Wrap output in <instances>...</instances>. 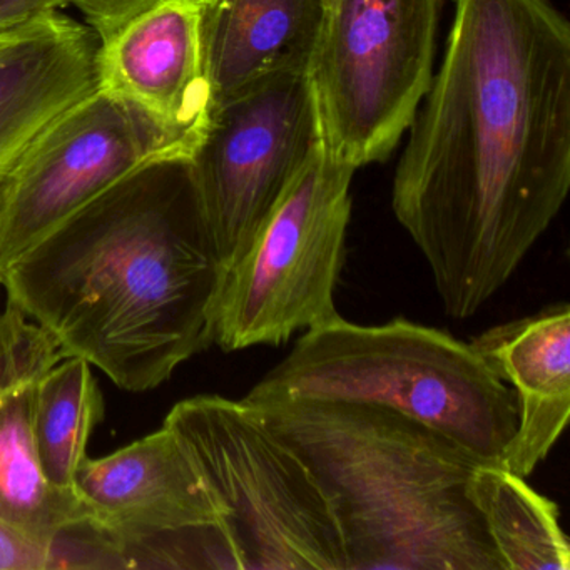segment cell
<instances>
[{
	"label": "cell",
	"mask_w": 570,
	"mask_h": 570,
	"mask_svg": "<svg viewBox=\"0 0 570 570\" xmlns=\"http://www.w3.org/2000/svg\"><path fill=\"white\" fill-rule=\"evenodd\" d=\"M393 176L446 315H475L570 189V24L550 0H455Z\"/></svg>",
	"instance_id": "1"
},
{
	"label": "cell",
	"mask_w": 570,
	"mask_h": 570,
	"mask_svg": "<svg viewBox=\"0 0 570 570\" xmlns=\"http://www.w3.org/2000/svg\"><path fill=\"white\" fill-rule=\"evenodd\" d=\"M225 275L189 161H165L26 249L0 286L62 355L86 360L118 389L148 392L215 343Z\"/></svg>",
	"instance_id": "2"
},
{
	"label": "cell",
	"mask_w": 570,
	"mask_h": 570,
	"mask_svg": "<svg viewBox=\"0 0 570 570\" xmlns=\"http://www.w3.org/2000/svg\"><path fill=\"white\" fill-rule=\"evenodd\" d=\"M248 405V403H246ZM308 465L346 570H503L470 497L483 460L402 413L363 403L249 405Z\"/></svg>",
	"instance_id": "3"
},
{
	"label": "cell",
	"mask_w": 570,
	"mask_h": 570,
	"mask_svg": "<svg viewBox=\"0 0 570 570\" xmlns=\"http://www.w3.org/2000/svg\"><path fill=\"white\" fill-rule=\"evenodd\" d=\"M283 400L393 410L493 465L519 425L515 392L470 343L403 318L365 326L338 316L306 330L243 402Z\"/></svg>",
	"instance_id": "4"
},
{
	"label": "cell",
	"mask_w": 570,
	"mask_h": 570,
	"mask_svg": "<svg viewBox=\"0 0 570 570\" xmlns=\"http://www.w3.org/2000/svg\"><path fill=\"white\" fill-rule=\"evenodd\" d=\"M163 425L225 512L236 570H346L335 512L298 453L243 400L199 395Z\"/></svg>",
	"instance_id": "5"
},
{
	"label": "cell",
	"mask_w": 570,
	"mask_h": 570,
	"mask_svg": "<svg viewBox=\"0 0 570 570\" xmlns=\"http://www.w3.org/2000/svg\"><path fill=\"white\" fill-rule=\"evenodd\" d=\"M356 169L316 149L226 272L213 338L225 352L279 346L296 332L338 318L335 289L345 262Z\"/></svg>",
	"instance_id": "6"
},
{
	"label": "cell",
	"mask_w": 570,
	"mask_h": 570,
	"mask_svg": "<svg viewBox=\"0 0 570 570\" xmlns=\"http://www.w3.org/2000/svg\"><path fill=\"white\" fill-rule=\"evenodd\" d=\"M443 0H335L309 69L322 145L358 171L409 131L435 65Z\"/></svg>",
	"instance_id": "7"
},
{
	"label": "cell",
	"mask_w": 570,
	"mask_h": 570,
	"mask_svg": "<svg viewBox=\"0 0 570 570\" xmlns=\"http://www.w3.org/2000/svg\"><path fill=\"white\" fill-rule=\"evenodd\" d=\"M189 159L191 153L149 116L98 86L0 178V273L122 179Z\"/></svg>",
	"instance_id": "8"
},
{
	"label": "cell",
	"mask_w": 570,
	"mask_h": 570,
	"mask_svg": "<svg viewBox=\"0 0 570 570\" xmlns=\"http://www.w3.org/2000/svg\"><path fill=\"white\" fill-rule=\"evenodd\" d=\"M320 146L308 72L266 79L213 109L189 171L225 272L242 258Z\"/></svg>",
	"instance_id": "9"
},
{
	"label": "cell",
	"mask_w": 570,
	"mask_h": 570,
	"mask_svg": "<svg viewBox=\"0 0 570 570\" xmlns=\"http://www.w3.org/2000/svg\"><path fill=\"white\" fill-rule=\"evenodd\" d=\"M75 493L116 567H125L122 557L139 543L223 529L225 522L191 456L165 425L111 455L86 456L76 472Z\"/></svg>",
	"instance_id": "10"
},
{
	"label": "cell",
	"mask_w": 570,
	"mask_h": 570,
	"mask_svg": "<svg viewBox=\"0 0 570 570\" xmlns=\"http://www.w3.org/2000/svg\"><path fill=\"white\" fill-rule=\"evenodd\" d=\"M98 82L149 116L193 158L213 116L199 0H156L99 41Z\"/></svg>",
	"instance_id": "11"
},
{
	"label": "cell",
	"mask_w": 570,
	"mask_h": 570,
	"mask_svg": "<svg viewBox=\"0 0 570 570\" xmlns=\"http://www.w3.org/2000/svg\"><path fill=\"white\" fill-rule=\"evenodd\" d=\"M48 332L6 299L0 309V522L52 547L89 525L85 503L46 480L35 436L39 380L62 358Z\"/></svg>",
	"instance_id": "12"
},
{
	"label": "cell",
	"mask_w": 570,
	"mask_h": 570,
	"mask_svg": "<svg viewBox=\"0 0 570 570\" xmlns=\"http://www.w3.org/2000/svg\"><path fill=\"white\" fill-rule=\"evenodd\" d=\"M99 39L55 14L0 38V178L72 105L98 89Z\"/></svg>",
	"instance_id": "13"
},
{
	"label": "cell",
	"mask_w": 570,
	"mask_h": 570,
	"mask_svg": "<svg viewBox=\"0 0 570 570\" xmlns=\"http://www.w3.org/2000/svg\"><path fill=\"white\" fill-rule=\"evenodd\" d=\"M326 18V0H199L213 109L266 79L309 75Z\"/></svg>",
	"instance_id": "14"
},
{
	"label": "cell",
	"mask_w": 570,
	"mask_h": 570,
	"mask_svg": "<svg viewBox=\"0 0 570 570\" xmlns=\"http://www.w3.org/2000/svg\"><path fill=\"white\" fill-rule=\"evenodd\" d=\"M470 345L515 392L519 425L502 466L527 479L569 422V305H553L539 315L493 326Z\"/></svg>",
	"instance_id": "15"
},
{
	"label": "cell",
	"mask_w": 570,
	"mask_h": 570,
	"mask_svg": "<svg viewBox=\"0 0 570 570\" xmlns=\"http://www.w3.org/2000/svg\"><path fill=\"white\" fill-rule=\"evenodd\" d=\"M470 497L499 552L503 570H569L570 546L559 505L502 465L482 463Z\"/></svg>",
	"instance_id": "16"
},
{
	"label": "cell",
	"mask_w": 570,
	"mask_h": 570,
	"mask_svg": "<svg viewBox=\"0 0 570 570\" xmlns=\"http://www.w3.org/2000/svg\"><path fill=\"white\" fill-rule=\"evenodd\" d=\"M105 416V400L91 365L62 356L39 380L35 395V436L46 480L75 493V476L86 459L89 436Z\"/></svg>",
	"instance_id": "17"
},
{
	"label": "cell",
	"mask_w": 570,
	"mask_h": 570,
	"mask_svg": "<svg viewBox=\"0 0 570 570\" xmlns=\"http://www.w3.org/2000/svg\"><path fill=\"white\" fill-rule=\"evenodd\" d=\"M85 557L76 543L52 547L0 522V570L81 569Z\"/></svg>",
	"instance_id": "18"
},
{
	"label": "cell",
	"mask_w": 570,
	"mask_h": 570,
	"mask_svg": "<svg viewBox=\"0 0 570 570\" xmlns=\"http://www.w3.org/2000/svg\"><path fill=\"white\" fill-rule=\"evenodd\" d=\"M68 2L85 16L89 29L98 36L99 41H102L156 0H68Z\"/></svg>",
	"instance_id": "19"
},
{
	"label": "cell",
	"mask_w": 570,
	"mask_h": 570,
	"mask_svg": "<svg viewBox=\"0 0 570 570\" xmlns=\"http://www.w3.org/2000/svg\"><path fill=\"white\" fill-rule=\"evenodd\" d=\"M68 0H0V35L58 14Z\"/></svg>",
	"instance_id": "20"
},
{
	"label": "cell",
	"mask_w": 570,
	"mask_h": 570,
	"mask_svg": "<svg viewBox=\"0 0 570 570\" xmlns=\"http://www.w3.org/2000/svg\"><path fill=\"white\" fill-rule=\"evenodd\" d=\"M328 2V9L332 8L333 4H335V0H326Z\"/></svg>",
	"instance_id": "21"
},
{
	"label": "cell",
	"mask_w": 570,
	"mask_h": 570,
	"mask_svg": "<svg viewBox=\"0 0 570 570\" xmlns=\"http://www.w3.org/2000/svg\"><path fill=\"white\" fill-rule=\"evenodd\" d=\"M4 35H6V32H2V35H0V38H2V36H4Z\"/></svg>",
	"instance_id": "22"
}]
</instances>
